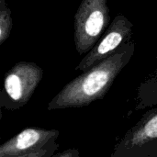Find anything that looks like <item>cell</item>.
Listing matches in <instances>:
<instances>
[{
	"instance_id": "cell-2",
	"label": "cell",
	"mask_w": 157,
	"mask_h": 157,
	"mask_svg": "<svg viewBox=\"0 0 157 157\" xmlns=\"http://www.w3.org/2000/svg\"><path fill=\"white\" fill-rule=\"evenodd\" d=\"M110 24L107 0H82L75 15V44L80 55L86 54Z\"/></svg>"
},
{
	"instance_id": "cell-5",
	"label": "cell",
	"mask_w": 157,
	"mask_h": 157,
	"mask_svg": "<svg viewBox=\"0 0 157 157\" xmlns=\"http://www.w3.org/2000/svg\"><path fill=\"white\" fill-rule=\"evenodd\" d=\"M59 136L56 130L27 128L0 146V157L42 156L41 148Z\"/></svg>"
},
{
	"instance_id": "cell-7",
	"label": "cell",
	"mask_w": 157,
	"mask_h": 157,
	"mask_svg": "<svg viewBox=\"0 0 157 157\" xmlns=\"http://www.w3.org/2000/svg\"><path fill=\"white\" fill-rule=\"evenodd\" d=\"M1 5L2 6L0 10V44H3L9 37L12 29V18L9 8L5 5V3H1Z\"/></svg>"
},
{
	"instance_id": "cell-4",
	"label": "cell",
	"mask_w": 157,
	"mask_h": 157,
	"mask_svg": "<svg viewBox=\"0 0 157 157\" xmlns=\"http://www.w3.org/2000/svg\"><path fill=\"white\" fill-rule=\"evenodd\" d=\"M42 75L43 70L31 62H19L6 74L4 91L15 108L22 107L29 100Z\"/></svg>"
},
{
	"instance_id": "cell-8",
	"label": "cell",
	"mask_w": 157,
	"mask_h": 157,
	"mask_svg": "<svg viewBox=\"0 0 157 157\" xmlns=\"http://www.w3.org/2000/svg\"><path fill=\"white\" fill-rule=\"evenodd\" d=\"M56 156H78V152L76 150H73V149H70V150H67V151H64L61 154H58L56 155Z\"/></svg>"
},
{
	"instance_id": "cell-1",
	"label": "cell",
	"mask_w": 157,
	"mask_h": 157,
	"mask_svg": "<svg viewBox=\"0 0 157 157\" xmlns=\"http://www.w3.org/2000/svg\"><path fill=\"white\" fill-rule=\"evenodd\" d=\"M133 52L132 40L122 44L112 54L65 85L48 104V109L81 108L101 99L129 63Z\"/></svg>"
},
{
	"instance_id": "cell-3",
	"label": "cell",
	"mask_w": 157,
	"mask_h": 157,
	"mask_svg": "<svg viewBox=\"0 0 157 157\" xmlns=\"http://www.w3.org/2000/svg\"><path fill=\"white\" fill-rule=\"evenodd\" d=\"M132 23L123 15H118L110 22L102 38L80 61L75 70L86 71L103 59L116 52L122 44L131 40Z\"/></svg>"
},
{
	"instance_id": "cell-6",
	"label": "cell",
	"mask_w": 157,
	"mask_h": 157,
	"mask_svg": "<svg viewBox=\"0 0 157 157\" xmlns=\"http://www.w3.org/2000/svg\"><path fill=\"white\" fill-rule=\"evenodd\" d=\"M157 138V111L146 121H142L127 136L126 145L131 147L143 146Z\"/></svg>"
}]
</instances>
